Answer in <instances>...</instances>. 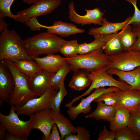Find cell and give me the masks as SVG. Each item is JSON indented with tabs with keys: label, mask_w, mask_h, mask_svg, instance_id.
Segmentation results:
<instances>
[{
	"label": "cell",
	"mask_w": 140,
	"mask_h": 140,
	"mask_svg": "<svg viewBox=\"0 0 140 140\" xmlns=\"http://www.w3.org/2000/svg\"><path fill=\"white\" fill-rule=\"evenodd\" d=\"M67 41L57 35L46 31L25 38L23 40L22 44L29 56L31 58L37 57L42 55L58 53L61 47Z\"/></svg>",
	"instance_id": "obj_1"
},
{
	"label": "cell",
	"mask_w": 140,
	"mask_h": 140,
	"mask_svg": "<svg viewBox=\"0 0 140 140\" xmlns=\"http://www.w3.org/2000/svg\"><path fill=\"white\" fill-rule=\"evenodd\" d=\"M0 61L9 69L14 79V89L8 102L10 104L22 106L30 100L37 97L30 88L29 78L20 72L12 61L6 59Z\"/></svg>",
	"instance_id": "obj_2"
},
{
	"label": "cell",
	"mask_w": 140,
	"mask_h": 140,
	"mask_svg": "<svg viewBox=\"0 0 140 140\" xmlns=\"http://www.w3.org/2000/svg\"><path fill=\"white\" fill-rule=\"evenodd\" d=\"M0 36V60H8L12 62L20 60H33L25 52L23 40L14 30L5 29Z\"/></svg>",
	"instance_id": "obj_3"
},
{
	"label": "cell",
	"mask_w": 140,
	"mask_h": 140,
	"mask_svg": "<svg viewBox=\"0 0 140 140\" xmlns=\"http://www.w3.org/2000/svg\"><path fill=\"white\" fill-rule=\"evenodd\" d=\"M109 58L101 48L89 53L64 58L66 62L70 65L71 71L81 69L91 72L107 67Z\"/></svg>",
	"instance_id": "obj_4"
},
{
	"label": "cell",
	"mask_w": 140,
	"mask_h": 140,
	"mask_svg": "<svg viewBox=\"0 0 140 140\" xmlns=\"http://www.w3.org/2000/svg\"><path fill=\"white\" fill-rule=\"evenodd\" d=\"M107 67L101 68L90 72V78L91 80L90 85L84 93L72 99L65 105L69 108L73 104L84 96L89 95L94 89L106 86L114 87L121 90L125 91L131 88V86L126 83L119 80H116L107 72Z\"/></svg>",
	"instance_id": "obj_5"
},
{
	"label": "cell",
	"mask_w": 140,
	"mask_h": 140,
	"mask_svg": "<svg viewBox=\"0 0 140 140\" xmlns=\"http://www.w3.org/2000/svg\"><path fill=\"white\" fill-rule=\"evenodd\" d=\"M10 105L9 115H5L0 113V124L5 128L9 133L20 137L27 138L33 129L32 116L27 121L21 120L16 113V106Z\"/></svg>",
	"instance_id": "obj_6"
},
{
	"label": "cell",
	"mask_w": 140,
	"mask_h": 140,
	"mask_svg": "<svg viewBox=\"0 0 140 140\" xmlns=\"http://www.w3.org/2000/svg\"><path fill=\"white\" fill-rule=\"evenodd\" d=\"M53 88L50 87L41 95L28 101L23 105L16 106V114L31 116L42 111L51 109L52 100L58 91Z\"/></svg>",
	"instance_id": "obj_7"
},
{
	"label": "cell",
	"mask_w": 140,
	"mask_h": 140,
	"mask_svg": "<svg viewBox=\"0 0 140 140\" xmlns=\"http://www.w3.org/2000/svg\"><path fill=\"white\" fill-rule=\"evenodd\" d=\"M61 0H39L18 12L16 21L25 23L32 18L49 14L58 7Z\"/></svg>",
	"instance_id": "obj_8"
},
{
	"label": "cell",
	"mask_w": 140,
	"mask_h": 140,
	"mask_svg": "<svg viewBox=\"0 0 140 140\" xmlns=\"http://www.w3.org/2000/svg\"><path fill=\"white\" fill-rule=\"evenodd\" d=\"M139 66L140 50H130L109 57L107 68L128 71Z\"/></svg>",
	"instance_id": "obj_9"
},
{
	"label": "cell",
	"mask_w": 140,
	"mask_h": 140,
	"mask_svg": "<svg viewBox=\"0 0 140 140\" xmlns=\"http://www.w3.org/2000/svg\"><path fill=\"white\" fill-rule=\"evenodd\" d=\"M68 7V18L71 22L82 26L92 24L100 26L102 25L104 13L99 8L96 7L89 10L85 9L86 14L81 15L76 11L74 1L70 2Z\"/></svg>",
	"instance_id": "obj_10"
},
{
	"label": "cell",
	"mask_w": 140,
	"mask_h": 140,
	"mask_svg": "<svg viewBox=\"0 0 140 140\" xmlns=\"http://www.w3.org/2000/svg\"><path fill=\"white\" fill-rule=\"evenodd\" d=\"M120 90L119 88L114 87L96 88L88 96L85 98H82L81 102L78 105L69 108L67 111V114L71 120H74L81 113H89L92 109L91 103L101 95L107 92L118 91Z\"/></svg>",
	"instance_id": "obj_11"
},
{
	"label": "cell",
	"mask_w": 140,
	"mask_h": 140,
	"mask_svg": "<svg viewBox=\"0 0 140 140\" xmlns=\"http://www.w3.org/2000/svg\"><path fill=\"white\" fill-rule=\"evenodd\" d=\"M117 100V108L125 109L129 111L136 110L140 105V90L134 89L114 91Z\"/></svg>",
	"instance_id": "obj_12"
},
{
	"label": "cell",
	"mask_w": 140,
	"mask_h": 140,
	"mask_svg": "<svg viewBox=\"0 0 140 140\" xmlns=\"http://www.w3.org/2000/svg\"><path fill=\"white\" fill-rule=\"evenodd\" d=\"M15 82L12 75L3 64L0 63V106L4 101L8 103L15 88Z\"/></svg>",
	"instance_id": "obj_13"
},
{
	"label": "cell",
	"mask_w": 140,
	"mask_h": 140,
	"mask_svg": "<svg viewBox=\"0 0 140 140\" xmlns=\"http://www.w3.org/2000/svg\"><path fill=\"white\" fill-rule=\"evenodd\" d=\"M55 73L41 69L29 78V86L32 91L37 96L42 95L50 87L51 81Z\"/></svg>",
	"instance_id": "obj_14"
},
{
	"label": "cell",
	"mask_w": 140,
	"mask_h": 140,
	"mask_svg": "<svg viewBox=\"0 0 140 140\" xmlns=\"http://www.w3.org/2000/svg\"><path fill=\"white\" fill-rule=\"evenodd\" d=\"M51 113V109H47L31 116L33 120L32 129L39 130L43 134L42 140L49 135L54 123Z\"/></svg>",
	"instance_id": "obj_15"
},
{
	"label": "cell",
	"mask_w": 140,
	"mask_h": 140,
	"mask_svg": "<svg viewBox=\"0 0 140 140\" xmlns=\"http://www.w3.org/2000/svg\"><path fill=\"white\" fill-rule=\"evenodd\" d=\"M41 28L47 29V32L62 37H66L77 34L85 32V30L78 27L74 24L58 20L55 22L51 26L41 24Z\"/></svg>",
	"instance_id": "obj_16"
},
{
	"label": "cell",
	"mask_w": 140,
	"mask_h": 140,
	"mask_svg": "<svg viewBox=\"0 0 140 140\" xmlns=\"http://www.w3.org/2000/svg\"><path fill=\"white\" fill-rule=\"evenodd\" d=\"M131 16V15L129 16L124 21L121 22H109L106 18H104L102 25L98 27L91 28L89 30L88 34L94 37L117 33L128 25L129 21Z\"/></svg>",
	"instance_id": "obj_17"
},
{
	"label": "cell",
	"mask_w": 140,
	"mask_h": 140,
	"mask_svg": "<svg viewBox=\"0 0 140 140\" xmlns=\"http://www.w3.org/2000/svg\"><path fill=\"white\" fill-rule=\"evenodd\" d=\"M32 58L41 69L52 73L56 72L66 63L64 57L55 54L47 55L42 58L32 57Z\"/></svg>",
	"instance_id": "obj_18"
},
{
	"label": "cell",
	"mask_w": 140,
	"mask_h": 140,
	"mask_svg": "<svg viewBox=\"0 0 140 140\" xmlns=\"http://www.w3.org/2000/svg\"><path fill=\"white\" fill-rule=\"evenodd\" d=\"M108 73L111 75L118 77L119 80L130 85L131 89L140 90V66L131 70L124 71L114 69H107Z\"/></svg>",
	"instance_id": "obj_19"
},
{
	"label": "cell",
	"mask_w": 140,
	"mask_h": 140,
	"mask_svg": "<svg viewBox=\"0 0 140 140\" xmlns=\"http://www.w3.org/2000/svg\"><path fill=\"white\" fill-rule=\"evenodd\" d=\"M95 110L86 115V118H92L97 120H102L110 122L113 119L117 108L114 106H109L103 102H97Z\"/></svg>",
	"instance_id": "obj_20"
},
{
	"label": "cell",
	"mask_w": 140,
	"mask_h": 140,
	"mask_svg": "<svg viewBox=\"0 0 140 140\" xmlns=\"http://www.w3.org/2000/svg\"><path fill=\"white\" fill-rule=\"evenodd\" d=\"M51 114L54 123L60 131L61 140H64L67 135L72 133L76 134V127L68 118L60 112L55 113L52 111Z\"/></svg>",
	"instance_id": "obj_21"
},
{
	"label": "cell",
	"mask_w": 140,
	"mask_h": 140,
	"mask_svg": "<svg viewBox=\"0 0 140 140\" xmlns=\"http://www.w3.org/2000/svg\"><path fill=\"white\" fill-rule=\"evenodd\" d=\"M74 74L70 80L69 86L71 88L80 91L86 88L91 84L89 72L84 69H79L73 71Z\"/></svg>",
	"instance_id": "obj_22"
},
{
	"label": "cell",
	"mask_w": 140,
	"mask_h": 140,
	"mask_svg": "<svg viewBox=\"0 0 140 140\" xmlns=\"http://www.w3.org/2000/svg\"><path fill=\"white\" fill-rule=\"evenodd\" d=\"M109 34L95 36L94 37V40L90 43L79 44L77 48L78 54H85L102 48L106 44Z\"/></svg>",
	"instance_id": "obj_23"
},
{
	"label": "cell",
	"mask_w": 140,
	"mask_h": 140,
	"mask_svg": "<svg viewBox=\"0 0 140 140\" xmlns=\"http://www.w3.org/2000/svg\"><path fill=\"white\" fill-rule=\"evenodd\" d=\"M129 111L125 109L117 108L112 120L109 122L110 130L116 131L120 129L127 127L130 120Z\"/></svg>",
	"instance_id": "obj_24"
},
{
	"label": "cell",
	"mask_w": 140,
	"mask_h": 140,
	"mask_svg": "<svg viewBox=\"0 0 140 140\" xmlns=\"http://www.w3.org/2000/svg\"><path fill=\"white\" fill-rule=\"evenodd\" d=\"M118 32L110 34L106 44L102 48L104 53L109 57L123 51Z\"/></svg>",
	"instance_id": "obj_25"
},
{
	"label": "cell",
	"mask_w": 140,
	"mask_h": 140,
	"mask_svg": "<svg viewBox=\"0 0 140 140\" xmlns=\"http://www.w3.org/2000/svg\"><path fill=\"white\" fill-rule=\"evenodd\" d=\"M118 34L124 50H130L135 43L137 37L132 30V25H128L118 32Z\"/></svg>",
	"instance_id": "obj_26"
},
{
	"label": "cell",
	"mask_w": 140,
	"mask_h": 140,
	"mask_svg": "<svg viewBox=\"0 0 140 140\" xmlns=\"http://www.w3.org/2000/svg\"><path fill=\"white\" fill-rule=\"evenodd\" d=\"M13 62L20 72L29 78H31L41 70L33 60H20L16 61Z\"/></svg>",
	"instance_id": "obj_27"
},
{
	"label": "cell",
	"mask_w": 140,
	"mask_h": 140,
	"mask_svg": "<svg viewBox=\"0 0 140 140\" xmlns=\"http://www.w3.org/2000/svg\"><path fill=\"white\" fill-rule=\"evenodd\" d=\"M71 71L70 65L66 63L55 73L51 81L50 87L58 90L63 83L67 74Z\"/></svg>",
	"instance_id": "obj_28"
},
{
	"label": "cell",
	"mask_w": 140,
	"mask_h": 140,
	"mask_svg": "<svg viewBox=\"0 0 140 140\" xmlns=\"http://www.w3.org/2000/svg\"><path fill=\"white\" fill-rule=\"evenodd\" d=\"M78 41L74 39L67 41L60 48L59 51L66 58H70L78 54L77 48L78 45Z\"/></svg>",
	"instance_id": "obj_29"
},
{
	"label": "cell",
	"mask_w": 140,
	"mask_h": 140,
	"mask_svg": "<svg viewBox=\"0 0 140 140\" xmlns=\"http://www.w3.org/2000/svg\"><path fill=\"white\" fill-rule=\"evenodd\" d=\"M67 94L64 83L60 86L57 93L52 100L51 105V110L52 111L55 113L60 112L61 103Z\"/></svg>",
	"instance_id": "obj_30"
},
{
	"label": "cell",
	"mask_w": 140,
	"mask_h": 140,
	"mask_svg": "<svg viewBox=\"0 0 140 140\" xmlns=\"http://www.w3.org/2000/svg\"><path fill=\"white\" fill-rule=\"evenodd\" d=\"M129 112L130 120L127 127L132 132L140 136V112L134 110Z\"/></svg>",
	"instance_id": "obj_31"
},
{
	"label": "cell",
	"mask_w": 140,
	"mask_h": 140,
	"mask_svg": "<svg viewBox=\"0 0 140 140\" xmlns=\"http://www.w3.org/2000/svg\"><path fill=\"white\" fill-rule=\"evenodd\" d=\"M15 0H0V18L8 17L16 21L18 16L12 14L10 7Z\"/></svg>",
	"instance_id": "obj_32"
},
{
	"label": "cell",
	"mask_w": 140,
	"mask_h": 140,
	"mask_svg": "<svg viewBox=\"0 0 140 140\" xmlns=\"http://www.w3.org/2000/svg\"><path fill=\"white\" fill-rule=\"evenodd\" d=\"M76 127L75 134H71L66 136L64 140H90V135L89 131L83 127Z\"/></svg>",
	"instance_id": "obj_33"
},
{
	"label": "cell",
	"mask_w": 140,
	"mask_h": 140,
	"mask_svg": "<svg viewBox=\"0 0 140 140\" xmlns=\"http://www.w3.org/2000/svg\"><path fill=\"white\" fill-rule=\"evenodd\" d=\"M115 140H140V136L126 127L116 130Z\"/></svg>",
	"instance_id": "obj_34"
},
{
	"label": "cell",
	"mask_w": 140,
	"mask_h": 140,
	"mask_svg": "<svg viewBox=\"0 0 140 140\" xmlns=\"http://www.w3.org/2000/svg\"><path fill=\"white\" fill-rule=\"evenodd\" d=\"M101 101L104 102V103L107 105L116 106L117 100L114 91H110L103 93L93 101L97 103Z\"/></svg>",
	"instance_id": "obj_35"
},
{
	"label": "cell",
	"mask_w": 140,
	"mask_h": 140,
	"mask_svg": "<svg viewBox=\"0 0 140 140\" xmlns=\"http://www.w3.org/2000/svg\"><path fill=\"white\" fill-rule=\"evenodd\" d=\"M128 2L133 6L134 8V12L133 16L129 19L128 25H132L133 24L140 22V10L137 5V0H124Z\"/></svg>",
	"instance_id": "obj_36"
},
{
	"label": "cell",
	"mask_w": 140,
	"mask_h": 140,
	"mask_svg": "<svg viewBox=\"0 0 140 140\" xmlns=\"http://www.w3.org/2000/svg\"><path fill=\"white\" fill-rule=\"evenodd\" d=\"M116 131H109L105 125H104L103 129L99 134L97 140H115Z\"/></svg>",
	"instance_id": "obj_37"
},
{
	"label": "cell",
	"mask_w": 140,
	"mask_h": 140,
	"mask_svg": "<svg viewBox=\"0 0 140 140\" xmlns=\"http://www.w3.org/2000/svg\"><path fill=\"white\" fill-rule=\"evenodd\" d=\"M132 30L137 37L135 44L130 50H140V22L132 24Z\"/></svg>",
	"instance_id": "obj_38"
},
{
	"label": "cell",
	"mask_w": 140,
	"mask_h": 140,
	"mask_svg": "<svg viewBox=\"0 0 140 140\" xmlns=\"http://www.w3.org/2000/svg\"><path fill=\"white\" fill-rule=\"evenodd\" d=\"M25 23L32 31H39L41 28V24L38 21L37 17L32 18Z\"/></svg>",
	"instance_id": "obj_39"
},
{
	"label": "cell",
	"mask_w": 140,
	"mask_h": 140,
	"mask_svg": "<svg viewBox=\"0 0 140 140\" xmlns=\"http://www.w3.org/2000/svg\"><path fill=\"white\" fill-rule=\"evenodd\" d=\"M51 133L46 138L43 140H60L61 137L60 136L59 132L57 129V125L54 123L52 127Z\"/></svg>",
	"instance_id": "obj_40"
},
{
	"label": "cell",
	"mask_w": 140,
	"mask_h": 140,
	"mask_svg": "<svg viewBox=\"0 0 140 140\" xmlns=\"http://www.w3.org/2000/svg\"><path fill=\"white\" fill-rule=\"evenodd\" d=\"M5 140H27V137H22L13 135L8 132H6L5 136Z\"/></svg>",
	"instance_id": "obj_41"
},
{
	"label": "cell",
	"mask_w": 140,
	"mask_h": 140,
	"mask_svg": "<svg viewBox=\"0 0 140 140\" xmlns=\"http://www.w3.org/2000/svg\"><path fill=\"white\" fill-rule=\"evenodd\" d=\"M5 18H0V32H1L4 29L7 28L8 24L5 20Z\"/></svg>",
	"instance_id": "obj_42"
},
{
	"label": "cell",
	"mask_w": 140,
	"mask_h": 140,
	"mask_svg": "<svg viewBox=\"0 0 140 140\" xmlns=\"http://www.w3.org/2000/svg\"><path fill=\"white\" fill-rule=\"evenodd\" d=\"M6 129L3 125L0 124V140H4L5 136Z\"/></svg>",
	"instance_id": "obj_43"
},
{
	"label": "cell",
	"mask_w": 140,
	"mask_h": 140,
	"mask_svg": "<svg viewBox=\"0 0 140 140\" xmlns=\"http://www.w3.org/2000/svg\"><path fill=\"white\" fill-rule=\"evenodd\" d=\"M25 3L28 4H32L39 0H22Z\"/></svg>",
	"instance_id": "obj_44"
},
{
	"label": "cell",
	"mask_w": 140,
	"mask_h": 140,
	"mask_svg": "<svg viewBox=\"0 0 140 140\" xmlns=\"http://www.w3.org/2000/svg\"><path fill=\"white\" fill-rule=\"evenodd\" d=\"M136 110H137L140 112V105L138 107Z\"/></svg>",
	"instance_id": "obj_45"
},
{
	"label": "cell",
	"mask_w": 140,
	"mask_h": 140,
	"mask_svg": "<svg viewBox=\"0 0 140 140\" xmlns=\"http://www.w3.org/2000/svg\"><path fill=\"white\" fill-rule=\"evenodd\" d=\"M95 0L97 1H100L103 0Z\"/></svg>",
	"instance_id": "obj_46"
}]
</instances>
